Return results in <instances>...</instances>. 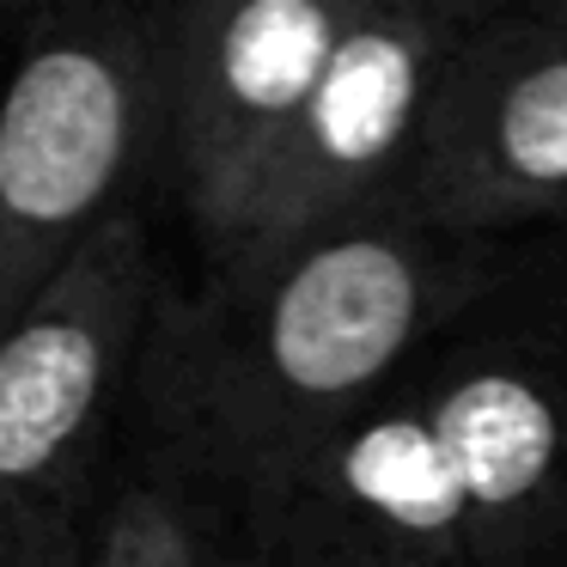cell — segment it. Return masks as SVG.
Listing matches in <instances>:
<instances>
[{"label": "cell", "instance_id": "1", "mask_svg": "<svg viewBox=\"0 0 567 567\" xmlns=\"http://www.w3.org/2000/svg\"><path fill=\"white\" fill-rule=\"evenodd\" d=\"M275 567H530L567 537V250L440 330L262 488Z\"/></svg>", "mask_w": 567, "mask_h": 567}, {"label": "cell", "instance_id": "2", "mask_svg": "<svg viewBox=\"0 0 567 567\" xmlns=\"http://www.w3.org/2000/svg\"><path fill=\"white\" fill-rule=\"evenodd\" d=\"M530 250L537 238L445 233L415 202H391L257 269L165 281L135 409L262 501L323 433L391 391L433 336L501 293Z\"/></svg>", "mask_w": 567, "mask_h": 567}, {"label": "cell", "instance_id": "3", "mask_svg": "<svg viewBox=\"0 0 567 567\" xmlns=\"http://www.w3.org/2000/svg\"><path fill=\"white\" fill-rule=\"evenodd\" d=\"M165 177L159 7L19 13L0 80V336Z\"/></svg>", "mask_w": 567, "mask_h": 567}, {"label": "cell", "instance_id": "4", "mask_svg": "<svg viewBox=\"0 0 567 567\" xmlns=\"http://www.w3.org/2000/svg\"><path fill=\"white\" fill-rule=\"evenodd\" d=\"M165 262L128 208L0 336V567H86Z\"/></svg>", "mask_w": 567, "mask_h": 567}, {"label": "cell", "instance_id": "5", "mask_svg": "<svg viewBox=\"0 0 567 567\" xmlns=\"http://www.w3.org/2000/svg\"><path fill=\"white\" fill-rule=\"evenodd\" d=\"M482 7L464 0H360L311 104L262 172L220 262L196 275H238L372 208L409 202L427 147L433 104Z\"/></svg>", "mask_w": 567, "mask_h": 567}, {"label": "cell", "instance_id": "6", "mask_svg": "<svg viewBox=\"0 0 567 567\" xmlns=\"http://www.w3.org/2000/svg\"><path fill=\"white\" fill-rule=\"evenodd\" d=\"M360 0H184L165 19V177L196 262H220Z\"/></svg>", "mask_w": 567, "mask_h": 567}, {"label": "cell", "instance_id": "7", "mask_svg": "<svg viewBox=\"0 0 567 567\" xmlns=\"http://www.w3.org/2000/svg\"><path fill=\"white\" fill-rule=\"evenodd\" d=\"M409 202L470 238L567 233V31L543 7H482L433 104Z\"/></svg>", "mask_w": 567, "mask_h": 567}, {"label": "cell", "instance_id": "8", "mask_svg": "<svg viewBox=\"0 0 567 567\" xmlns=\"http://www.w3.org/2000/svg\"><path fill=\"white\" fill-rule=\"evenodd\" d=\"M86 567H275L269 518L233 470L128 403Z\"/></svg>", "mask_w": 567, "mask_h": 567}, {"label": "cell", "instance_id": "9", "mask_svg": "<svg viewBox=\"0 0 567 567\" xmlns=\"http://www.w3.org/2000/svg\"><path fill=\"white\" fill-rule=\"evenodd\" d=\"M530 567H567V537L555 543V549H543V555H537V561H530Z\"/></svg>", "mask_w": 567, "mask_h": 567}, {"label": "cell", "instance_id": "10", "mask_svg": "<svg viewBox=\"0 0 567 567\" xmlns=\"http://www.w3.org/2000/svg\"><path fill=\"white\" fill-rule=\"evenodd\" d=\"M7 31H19V13H13V7H0V43H7Z\"/></svg>", "mask_w": 567, "mask_h": 567}, {"label": "cell", "instance_id": "11", "mask_svg": "<svg viewBox=\"0 0 567 567\" xmlns=\"http://www.w3.org/2000/svg\"><path fill=\"white\" fill-rule=\"evenodd\" d=\"M561 250H567V233H561Z\"/></svg>", "mask_w": 567, "mask_h": 567}]
</instances>
